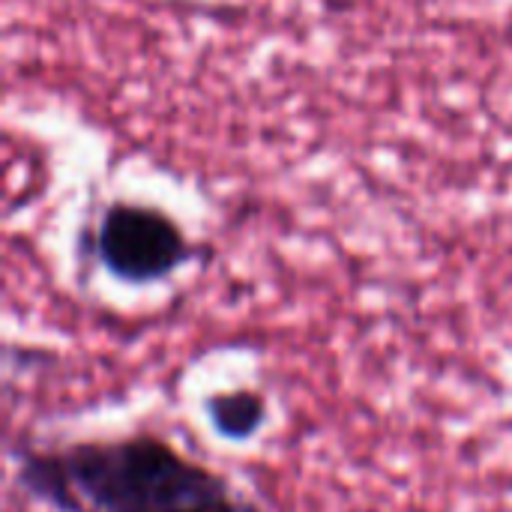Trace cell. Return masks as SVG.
Returning <instances> with one entry per match:
<instances>
[{
    "instance_id": "cell-1",
    "label": "cell",
    "mask_w": 512,
    "mask_h": 512,
    "mask_svg": "<svg viewBox=\"0 0 512 512\" xmlns=\"http://www.w3.org/2000/svg\"><path fill=\"white\" fill-rule=\"evenodd\" d=\"M18 483L60 512H249L219 474L150 435L24 453Z\"/></svg>"
},
{
    "instance_id": "cell-2",
    "label": "cell",
    "mask_w": 512,
    "mask_h": 512,
    "mask_svg": "<svg viewBox=\"0 0 512 512\" xmlns=\"http://www.w3.org/2000/svg\"><path fill=\"white\" fill-rule=\"evenodd\" d=\"M93 255L114 279L126 285H153L189 264L195 249L171 213L153 204L114 201L99 213Z\"/></svg>"
},
{
    "instance_id": "cell-3",
    "label": "cell",
    "mask_w": 512,
    "mask_h": 512,
    "mask_svg": "<svg viewBox=\"0 0 512 512\" xmlns=\"http://www.w3.org/2000/svg\"><path fill=\"white\" fill-rule=\"evenodd\" d=\"M207 414L213 429L225 441H249L267 414V405L258 393L252 390H234V393H219L207 402Z\"/></svg>"
}]
</instances>
